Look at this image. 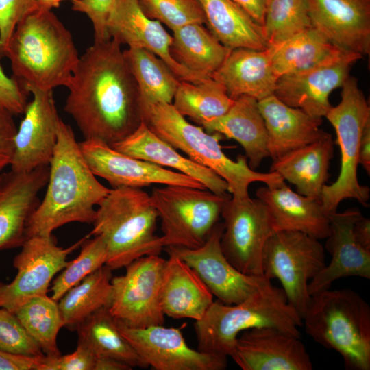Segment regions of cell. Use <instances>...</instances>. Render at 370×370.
I'll return each mask as SVG.
<instances>
[{
	"label": "cell",
	"mask_w": 370,
	"mask_h": 370,
	"mask_svg": "<svg viewBox=\"0 0 370 370\" xmlns=\"http://www.w3.org/2000/svg\"><path fill=\"white\" fill-rule=\"evenodd\" d=\"M88 236L66 248L58 246L53 235L27 238L13 260L15 278L9 283L0 280V308L14 313L32 299L47 295L54 276L66 266L68 255Z\"/></svg>",
	"instance_id": "4fadbf2b"
},
{
	"label": "cell",
	"mask_w": 370,
	"mask_h": 370,
	"mask_svg": "<svg viewBox=\"0 0 370 370\" xmlns=\"http://www.w3.org/2000/svg\"><path fill=\"white\" fill-rule=\"evenodd\" d=\"M112 270L106 264L84 278L58 301L64 327L76 330L86 318L110 306Z\"/></svg>",
	"instance_id": "e575fe53"
},
{
	"label": "cell",
	"mask_w": 370,
	"mask_h": 370,
	"mask_svg": "<svg viewBox=\"0 0 370 370\" xmlns=\"http://www.w3.org/2000/svg\"><path fill=\"white\" fill-rule=\"evenodd\" d=\"M38 9L35 0H0V58H4L17 24Z\"/></svg>",
	"instance_id": "7bdbcfd3"
},
{
	"label": "cell",
	"mask_w": 370,
	"mask_h": 370,
	"mask_svg": "<svg viewBox=\"0 0 370 370\" xmlns=\"http://www.w3.org/2000/svg\"><path fill=\"white\" fill-rule=\"evenodd\" d=\"M302 319L289 304L284 290L271 282L245 300L234 304H211L203 317L195 321L197 349L227 357L238 335L255 328L274 327L300 337Z\"/></svg>",
	"instance_id": "277c9868"
},
{
	"label": "cell",
	"mask_w": 370,
	"mask_h": 370,
	"mask_svg": "<svg viewBox=\"0 0 370 370\" xmlns=\"http://www.w3.org/2000/svg\"><path fill=\"white\" fill-rule=\"evenodd\" d=\"M362 215L356 208L328 214L330 232L325 247L332 259L308 283L310 296L329 288L339 278L355 276L370 279V251L357 243L352 232L355 221Z\"/></svg>",
	"instance_id": "603a6c76"
},
{
	"label": "cell",
	"mask_w": 370,
	"mask_h": 370,
	"mask_svg": "<svg viewBox=\"0 0 370 370\" xmlns=\"http://www.w3.org/2000/svg\"><path fill=\"white\" fill-rule=\"evenodd\" d=\"M209 31L230 49H268L263 28L233 0H199Z\"/></svg>",
	"instance_id": "4dcf8cb0"
},
{
	"label": "cell",
	"mask_w": 370,
	"mask_h": 370,
	"mask_svg": "<svg viewBox=\"0 0 370 370\" xmlns=\"http://www.w3.org/2000/svg\"><path fill=\"white\" fill-rule=\"evenodd\" d=\"M302 321L315 342L342 356L346 369H370V306L356 291L313 294Z\"/></svg>",
	"instance_id": "52a82bcc"
},
{
	"label": "cell",
	"mask_w": 370,
	"mask_h": 370,
	"mask_svg": "<svg viewBox=\"0 0 370 370\" xmlns=\"http://www.w3.org/2000/svg\"><path fill=\"white\" fill-rule=\"evenodd\" d=\"M111 147L132 157L177 170L197 180L216 194L225 195L228 191L227 182L219 175L182 156L172 145L153 132L143 121L131 134Z\"/></svg>",
	"instance_id": "484cf974"
},
{
	"label": "cell",
	"mask_w": 370,
	"mask_h": 370,
	"mask_svg": "<svg viewBox=\"0 0 370 370\" xmlns=\"http://www.w3.org/2000/svg\"><path fill=\"white\" fill-rule=\"evenodd\" d=\"M334 142L327 138L294 149L273 160L270 172L278 173L284 180L295 185L302 195L321 200L330 177Z\"/></svg>",
	"instance_id": "f546056e"
},
{
	"label": "cell",
	"mask_w": 370,
	"mask_h": 370,
	"mask_svg": "<svg viewBox=\"0 0 370 370\" xmlns=\"http://www.w3.org/2000/svg\"><path fill=\"white\" fill-rule=\"evenodd\" d=\"M359 164L370 174V121L365 125L360 144Z\"/></svg>",
	"instance_id": "816d5d0a"
},
{
	"label": "cell",
	"mask_w": 370,
	"mask_h": 370,
	"mask_svg": "<svg viewBox=\"0 0 370 370\" xmlns=\"http://www.w3.org/2000/svg\"><path fill=\"white\" fill-rule=\"evenodd\" d=\"M45 357L0 350V370H42Z\"/></svg>",
	"instance_id": "c3c4849f"
},
{
	"label": "cell",
	"mask_w": 370,
	"mask_h": 370,
	"mask_svg": "<svg viewBox=\"0 0 370 370\" xmlns=\"http://www.w3.org/2000/svg\"><path fill=\"white\" fill-rule=\"evenodd\" d=\"M258 105L265 123L269 157L272 160L331 135L321 128L323 118L288 106L274 95L258 101Z\"/></svg>",
	"instance_id": "d4e9b609"
},
{
	"label": "cell",
	"mask_w": 370,
	"mask_h": 370,
	"mask_svg": "<svg viewBox=\"0 0 370 370\" xmlns=\"http://www.w3.org/2000/svg\"><path fill=\"white\" fill-rule=\"evenodd\" d=\"M27 92L14 77H8L0 65V106L14 116L24 113L27 104Z\"/></svg>",
	"instance_id": "bcb514c9"
},
{
	"label": "cell",
	"mask_w": 370,
	"mask_h": 370,
	"mask_svg": "<svg viewBox=\"0 0 370 370\" xmlns=\"http://www.w3.org/2000/svg\"><path fill=\"white\" fill-rule=\"evenodd\" d=\"M208 133H218L237 141L243 148L249 167L256 170L269 157L267 132L258 101L241 96L228 111L219 117L204 122Z\"/></svg>",
	"instance_id": "f1b7e54d"
},
{
	"label": "cell",
	"mask_w": 370,
	"mask_h": 370,
	"mask_svg": "<svg viewBox=\"0 0 370 370\" xmlns=\"http://www.w3.org/2000/svg\"><path fill=\"white\" fill-rule=\"evenodd\" d=\"M38 9L44 10H51L53 8H58L60 3L64 0H35ZM72 3L77 1L79 0H70Z\"/></svg>",
	"instance_id": "db71d44e"
},
{
	"label": "cell",
	"mask_w": 370,
	"mask_h": 370,
	"mask_svg": "<svg viewBox=\"0 0 370 370\" xmlns=\"http://www.w3.org/2000/svg\"><path fill=\"white\" fill-rule=\"evenodd\" d=\"M210 78L221 84L234 99L249 96L257 101L273 95L278 79L269 48L232 49Z\"/></svg>",
	"instance_id": "4316f807"
},
{
	"label": "cell",
	"mask_w": 370,
	"mask_h": 370,
	"mask_svg": "<svg viewBox=\"0 0 370 370\" xmlns=\"http://www.w3.org/2000/svg\"><path fill=\"white\" fill-rule=\"evenodd\" d=\"M132 368L117 359L107 356H96L94 370H130Z\"/></svg>",
	"instance_id": "f5cc1de1"
},
{
	"label": "cell",
	"mask_w": 370,
	"mask_h": 370,
	"mask_svg": "<svg viewBox=\"0 0 370 370\" xmlns=\"http://www.w3.org/2000/svg\"><path fill=\"white\" fill-rule=\"evenodd\" d=\"M13 114L0 106V172L10 165L14 151L17 131Z\"/></svg>",
	"instance_id": "7dc6e473"
},
{
	"label": "cell",
	"mask_w": 370,
	"mask_h": 370,
	"mask_svg": "<svg viewBox=\"0 0 370 370\" xmlns=\"http://www.w3.org/2000/svg\"><path fill=\"white\" fill-rule=\"evenodd\" d=\"M79 145L94 175L106 180L113 188H142L153 184L206 188L191 177L119 152L103 141L84 139Z\"/></svg>",
	"instance_id": "2e32d148"
},
{
	"label": "cell",
	"mask_w": 370,
	"mask_h": 370,
	"mask_svg": "<svg viewBox=\"0 0 370 370\" xmlns=\"http://www.w3.org/2000/svg\"><path fill=\"white\" fill-rule=\"evenodd\" d=\"M0 350L29 356H45L15 313L4 308H0Z\"/></svg>",
	"instance_id": "b9f144b4"
},
{
	"label": "cell",
	"mask_w": 370,
	"mask_h": 370,
	"mask_svg": "<svg viewBox=\"0 0 370 370\" xmlns=\"http://www.w3.org/2000/svg\"><path fill=\"white\" fill-rule=\"evenodd\" d=\"M97 206L89 235L103 239L106 265L111 270L145 256L160 255L164 245L156 234L158 216L147 193L138 188H112Z\"/></svg>",
	"instance_id": "5b68a950"
},
{
	"label": "cell",
	"mask_w": 370,
	"mask_h": 370,
	"mask_svg": "<svg viewBox=\"0 0 370 370\" xmlns=\"http://www.w3.org/2000/svg\"><path fill=\"white\" fill-rule=\"evenodd\" d=\"M234 102L221 84L209 78L197 83L180 81L172 105L181 115L201 125L226 113Z\"/></svg>",
	"instance_id": "8d00e7d4"
},
{
	"label": "cell",
	"mask_w": 370,
	"mask_h": 370,
	"mask_svg": "<svg viewBox=\"0 0 370 370\" xmlns=\"http://www.w3.org/2000/svg\"><path fill=\"white\" fill-rule=\"evenodd\" d=\"M110 38L121 45L149 51L163 60L181 81L201 82L209 78L195 74L172 57L171 36L162 23L145 16L138 0H116L108 22Z\"/></svg>",
	"instance_id": "ffe728a7"
},
{
	"label": "cell",
	"mask_w": 370,
	"mask_h": 370,
	"mask_svg": "<svg viewBox=\"0 0 370 370\" xmlns=\"http://www.w3.org/2000/svg\"><path fill=\"white\" fill-rule=\"evenodd\" d=\"M14 313L45 356L55 357L61 354L57 338L64 323L58 301L47 295L36 297Z\"/></svg>",
	"instance_id": "74e56055"
},
{
	"label": "cell",
	"mask_w": 370,
	"mask_h": 370,
	"mask_svg": "<svg viewBox=\"0 0 370 370\" xmlns=\"http://www.w3.org/2000/svg\"><path fill=\"white\" fill-rule=\"evenodd\" d=\"M362 56L345 52L321 65L278 78L273 95L288 106L323 118L332 107L329 97L342 87L352 66Z\"/></svg>",
	"instance_id": "ac0fdd59"
},
{
	"label": "cell",
	"mask_w": 370,
	"mask_h": 370,
	"mask_svg": "<svg viewBox=\"0 0 370 370\" xmlns=\"http://www.w3.org/2000/svg\"><path fill=\"white\" fill-rule=\"evenodd\" d=\"M143 121L158 136L189 159L208 168L227 184L234 197L249 196L248 188L256 182L269 185L283 180L276 172L260 173L251 169L245 156L236 160L227 156L219 143L221 134L207 133L188 122L172 103H157L142 107Z\"/></svg>",
	"instance_id": "8992f818"
},
{
	"label": "cell",
	"mask_w": 370,
	"mask_h": 370,
	"mask_svg": "<svg viewBox=\"0 0 370 370\" xmlns=\"http://www.w3.org/2000/svg\"><path fill=\"white\" fill-rule=\"evenodd\" d=\"M5 57L23 88L46 90L67 87L79 58L71 32L51 10L40 9L17 24Z\"/></svg>",
	"instance_id": "3957f363"
},
{
	"label": "cell",
	"mask_w": 370,
	"mask_h": 370,
	"mask_svg": "<svg viewBox=\"0 0 370 370\" xmlns=\"http://www.w3.org/2000/svg\"><path fill=\"white\" fill-rule=\"evenodd\" d=\"M223 223L218 222L199 247H166L168 254L177 256L200 277L213 296L225 304L239 303L271 282L265 276L247 275L227 259L221 247Z\"/></svg>",
	"instance_id": "5bb4252c"
},
{
	"label": "cell",
	"mask_w": 370,
	"mask_h": 370,
	"mask_svg": "<svg viewBox=\"0 0 370 370\" xmlns=\"http://www.w3.org/2000/svg\"><path fill=\"white\" fill-rule=\"evenodd\" d=\"M164 268L160 304L173 319H201L213 302V295L198 274L177 256L168 254Z\"/></svg>",
	"instance_id": "83f0119b"
},
{
	"label": "cell",
	"mask_w": 370,
	"mask_h": 370,
	"mask_svg": "<svg viewBox=\"0 0 370 370\" xmlns=\"http://www.w3.org/2000/svg\"><path fill=\"white\" fill-rule=\"evenodd\" d=\"M221 217L223 230L221 247L227 259L242 273L264 276L262 254L275 232L266 205L258 198L234 197L225 202Z\"/></svg>",
	"instance_id": "8fae6325"
},
{
	"label": "cell",
	"mask_w": 370,
	"mask_h": 370,
	"mask_svg": "<svg viewBox=\"0 0 370 370\" xmlns=\"http://www.w3.org/2000/svg\"><path fill=\"white\" fill-rule=\"evenodd\" d=\"M165 263L159 255L145 256L127 264L124 275L112 278L108 309L115 319L134 328L164 325L160 291Z\"/></svg>",
	"instance_id": "7c38bea8"
},
{
	"label": "cell",
	"mask_w": 370,
	"mask_h": 370,
	"mask_svg": "<svg viewBox=\"0 0 370 370\" xmlns=\"http://www.w3.org/2000/svg\"><path fill=\"white\" fill-rule=\"evenodd\" d=\"M76 331L78 341L88 345L96 356L117 359L134 367L149 366L120 332L116 319L108 307L101 308L81 323Z\"/></svg>",
	"instance_id": "d590c367"
},
{
	"label": "cell",
	"mask_w": 370,
	"mask_h": 370,
	"mask_svg": "<svg viewBox=\"0 0 370 370\" xmlns=\"http://www.w3.org/2000/svg\"><path fill=\"white\" fill-rule=\"evenodd\" d=\"M311 27L306 0H270L262 25L268 47Z\"/></svg>",
	"instance_id": "f35d334b"
},
{
	"label": "cell",
	"mask_w": 370,
	"mask_h": 370,
	"mask_svg": "<svg viewBox=\"0 0 370 370\" xmlns=\"http://www.w3.org/2000/svg\"><path fill=\"white\" fill-rule=\"evenodd\" d=\"M230 197L184 186L154 188L151 198L160 219L164 247H201L219 222Z\"/></svg>",
	"instance_id": "9c48e42d"
},
{
	"label": "cell",
	"mask_w": 370,
	"mask_h": 370,
	"mask_svg": "<svg viewBox=\"0 0 370 370\" xmlns=\"http://www.w3.org/2000/svg\"><path fill=\"white\" fill-rule=\"evenodd\" d=\"M326 265L323 245L306 233L276 231L262 254L263 275L281 282L289 304L301 319L310 301L308 283Z\"/></svg>",
	"instance_id": "30bf717a"
},
{
	"label": "cell",
	"mask_w": 370,
	"mask_h": 370,
	"mask_svg": "<svg viewBox=\"0 0 370 370\" xmlns=\"http://www.w3.org/2000/svg\"><path fill=\"white\" fill-rule=\"evenodd\" d=\"M116 0H79L72 9L84 13L92 22L95 42L110 39L108 22Z\"/></svg>",
	"instance_id": "ee69618b"
},
{
	"label": "cell",
	"mask_w": 370,
	"mask_h": 370,
	"mask_svg": "<svg viewBox=\"0 0 370 370\" xmlns=\"http://www.w3.org/2000/svg\"><path fill=\"white\" fill-rule=\"evenodd\" d=\"M230 49L201 23H191L173 31L170 52L188 71L210 78L221 66Z\"/></svg>",
	"instance_id": "1f68e13d"
},
{
	"label": "cell",
	"mask_w": 370,
	"mask_h": 370,
	"mask_svg": "<svg viewBox=\"0 0 370 370\" xmlns=\"http://www.w3.org/2000/svg\"><path fill=\"white\" fill-rule=\"evenodd\" d=\"M116 323L138 356L156 370H223L227 367V357L190 348L180 328L164 325L134 328L117 319Z\"/></svg>",
	"instance_id": "9a60e30c"
},
{
	"label": "cell",
	"mask_w": 370,
	"mask_h": 370,
	"mask_svg": "<svg viewBox=\"0 0 370 370\" xmlns=\"http://www.w3.org/2000/svg\"><path fill=\"white\" fill-rule=\"evenodd\" d=\"M123 53L138 86L141 108L157 103H172L181 80L166 63L143 49L129 47Z\"/></svg>",
	"instance_id": "836d02e7"
},
{
	"label": "cell",
	"mask_w": 370,
	"mask_h": 370,
	"mask_svg": "<svg viewBox=\"0 0 370 370\" xmlns=\"http://www.w3.org/2000/svg\"><path fill=\"white\" fill-rule=\"evenodd\" d=\"M24 89L32 94L33 99L27 104L15 136L10 166L12 171L18 173L49 165L60 121L53 90H42L32 86H25Z\"/></svg>",
	"instance_id": "e0dca14e"
},
{
	"label": "cell",
	"mask_w": 370,
	"mask_h": 370,
	"mask_svg": "<svg viewBox=\"0 0 370 370\" xmlns=\"http://www.w3.org/2000/svg\"><path fill=\"white\" fill-rule=\"evenodd\" d=\"M269 49L278 78L321 65L345 53L313 27Z\"/></svg>",
	"instance_id": "d6a6232c"
},
{
	"label": "cell",
	"mask_w": 370,
	"mask_h": 370,
	"mask_svg": "<svg viewBox=\"0 0 370 370\" xmlns=\"http://www.w3.org/2000/svg\"><path fill=\"white\" fill-rule=\"evenodd\" d=\"M352 232L357 243L370 251V219L363 215L360 217L355 221Z\"/></svg>",
	"instance_id": "f907efd6"
},
{
	"label": "cell",
	"mask_w": 370,
	"mask_h": 370,
	"mask_svg": "<svg viewBox=\"0 0 370 370\" xmlns=\"http://www.w3.org/2000/svg\"><path fill=\"white\" fill-rule=\"evenodd\" d=\"M341 99L332 106L325 117L336 134L341 151L338 176L330 185L323 188L321 201L327 214L336 212L346 199H354L365 207L369 206L370 189L358 180V166L362 134L370 121V108L356 77L349 75L342 86Z\"/></svg>",
	"instance_id": "ba28073f"
},
{
	"label": "cell",
	"mask_w": 370,
	"mask_h": 370,
	"mask_svg": "<svg viewBox=\"0 0 370 370\" xmlns=\"http://www.w3.org/2000/svg\"><path fill=\"white\" fill-rule=\"evenodd\" d=\"M96 355L85 343L77 341L76 349L69 354L45 356L42 370H94Z\"/></svg>",
	"instance_id": "f6af8a7d"
},
{
	"label": "cell",
	"mask_w": 370,
	"mask_h": 370,
	"mask_svg": "<svg viewBox=\"0 0 370 370\" xmlns=\"http://www.w3.org/2000/svg\"><path fill=\"white\" fill-rule=\"evenodd\" d=\"M243 370H312V363L300 337L274 327L241 333L230 356Z\"/></svg>",
	"instance_id": "d6986e66"
},
{
	"label": "cell",
	"mask_w": 370,
	"mask_h": 370,
	"mask_svg": "<svg viewBox=\"0 0 370 370\" xmlns=\"http://www.w3.org/2000/svg\"><path fill=\"white\" fill-rule=\"evenodd\" d=\"M256 195L266 205L275 232L298 231L319 240L329 236L330 219L321 200L293 191L284 180L260 187Z\"/></svg>",
	"instance_id": "cb8c5ba5"
},
{
	"label": "cell",
	"mask_w": 370,
	"mask_h": 370,
	"mask_svg": "<svg viewBox=\"0 0 370 370\" xmlns=\"http://www.w3.org/2000/svg\"><path fill=\"white\" fill-rule=\"evenodd\" d=\"M313 27L342 51L370 53V0H306Z\"/></svg>",
	"instance_id": "44dd1931"
},
{
	"label": "cell",
	"mask_w": 370,
	"mask_h": 370,
	"mask_svg": "<svg viewBox=\"0 0 370 370\" xmlns=\"http://www.w3.org/2000/svg\"><path fill=\"white\" fill-rule=\"evenodd\" d=\"M262 27L270 0H233Z\"/></svg>",
	"instance_id": "681fc988"
},
{
	"label": "cell",
	"mask_w": 370,
	"mask_h": 370,
	"mask_svg": "<svg viewBox=\"0 0 370 370\" xmlns=\"http://www.w3.org/2000/svg\"><path fill=\"white\" fill-rule=\"evenodd\" d=\"M88 238L82 243L79 255L68 262L53 281L51 297L55 301H58L69 289L106 264L107 251L103 239L99 236Z\"/></svg>",
	"instance_id": "ab89813d"
},
{
	"label": "cell",
	"mask_w": 370,
	"mask_h": 370,
	"mask_svg": "<svg viewBox=\"0 0 370 370\" xmlns=\"http://www.w3.org/2000/svg\"><path fill=\"white\" fill-rule=\"evenodd\" d=\"M47 185L42 201L28 219L26 238L51 236L71 222L92 224L95 207L110 190L97 180L71 127L61 119Z\"/></svg>",
	"instance_id": "7a4b0ae2"
},
{
	"label": "cell",
	"mask_w": 370,
	"mask_h": 370,
	"mask_svg": "<svg viewBox=\"0 0 370 370\" xmlns=\"http://www.w3.org/2000/svg\"><path fill=\"white\" fill-rule=\"evenodd\" d=\"M49 165L29 172L12 170L0 175V249L21 247L29 217L39 204L38 194L47 185Z\"/></svg>",
	"instance_id": "7402d4cb"
},
{
	"label": "cell",
	"mask_w": 370,
	"mask_h": 370,
	"mask_svg": "<svg viewBox=\"0 0 370 370\" xmlns=\"http://www.w3.org/2000/svg\"><path fill=\"white\" fill-rule=\"evenodd\" d=\"M64 110L84 139L109 145L125 138L143 122L138 86L121 44L94 42L82 55L66 87Z\"/></svg>",
	"instance_id": "6da1fadb"
},
{
	"label": "cell",
	"mask_w": 370,
	"mask_h": 370,
	"mask_svg": "<svg viewBox=\"0 0 370 370\" xmlns=\"http://www.w3.org/2000/svg\"><path fill=\"white\" fill-rule=\"evenodd\" d=\"M147 17L164 24L172 31L191 23L206 22L199 0H138Z\"/></svg>",
	"instance_id": "60d3db41"
}]
</instances>
